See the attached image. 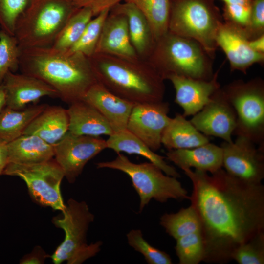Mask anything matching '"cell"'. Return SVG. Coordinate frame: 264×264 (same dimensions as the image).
Segmentation results:
<instances>
[{"label":"cell","instance_id":"obj_41","mask_svg":"<svg viewBox=\"0 0 264 264\" xmlns=\"http://www.w3.org/2000/svg\"><path fill=\"white\" fill-rule=\"evenodd\" d=\"M8 163L7 144L0 141V176Z\"/></svg>","mask_w":264,"mask_h":264},{"label":"cell","instance_id":"obj_40","mask_svg":"<svg viewBox=\"0 0 264 264\" xmlns=\"http://www.w3.org/2000/svg\"><path fill=\"white\" fill-rule=\"evenodd\" d=\"M248 45L253 51L264 54V34L254 39L248 40Z\"/></svg>","mask_w":264,"mask_h":264},{"label":"cell","instance_id":"obj_7","mask_svg":"<svg viewBox=\"0 0 264 264\" xmlns=\"http://www.w3.org/2000/svg\"><path fill=\"white\" fill-rule=\"evenodd\" d=\"M117 154L112 161L96 163L97 168L119 170L129 176L139 197V213L152 199L160 203L169 199L189 200L187 190L177 178L167 175L151 162L135 163L124 154Z\"/></svg>","mask_w":264,"mask_h":264},{"label":"cell","instance_id":"obj_33","mask_svg":"<svg viewBox=\"0 0 264 264\" xmlns=\"http://www.w3.org/2000/svg\"><path fill=\"white\" fill-rule=\"evenodd\" d=\"M21 49L14 36L0 30V85L9 71L19 69Z\"/></svg>","mask_w":264,"mask_h":264},{"label":"cell","instance_id":"obj_39","mask_svg":"<svg viewBox=\"0 0 264 264\" xmlns=\"http://www.w3.org/2000/svg\"><path fill=\"white\" fill-rule=\"evenodd\" d=\"M48 257L50 256L47 255L41 247L38 246L35 247L30 253L22 258L20 263L22 264H43Z\"/></svg>","mask_w":264,"mask_h":264},{"label":"cell","instance_id":"obj_10","mask_svg":"<svg viewBox=\"0 0 264 264\" xmlns=\"http://www.w3.org/2000/svg\"><path fill=\"white\" fill-rule=\"evenodd\" d=\"M3 175L16 176L26 184L30 195L38 203L63 211L60 190L64 173L55 159L30 164L8 163Z\"/></svg>","mask_w":264,"mask_h":264},{"label":"cell","instance_id":"obj_8","mask_svg":"<svg viewBox=\"0 0 264 264\" xmlns=\"http://www.w3.org/2000/svg\"><path fill=\"white\" fill-rule=\"evenodd\" d=\"M61 217H54L52 223L64 230L65 236L62 243L50 256L55 264L64 261L68 264H81L100 251V241L88 245L87 233L94 219L85 201L69 199L62 211Z\"/></svg>","mask_w":264,"mask_h":264},{"label":"cell","instance_id":"obj_21","mask_svg":"<svg viewBox=\"0 0 264 264\" xmlns=\"http://www.w3.org/2000/svg\"><path fill=\"white\" fill-rule=\"evenodd\" d=\"M110 11L126 17L131 43L138 57L147 59L156 41L144 14L133 4L126 2L119 3Z\"/></svg>","mask_w":264,"mask_h":264},{"label":"cell","instance_id":"obj_34","mask_svg":"<svg viewBox=\"0 0 264 264\" xmlns=\"http://www.w3.org/2000/svg\"><path fill=\"white\" fill-rule=\"evenodd\" d=\"M128 243L135 251L141 253L149 264H172L170 256L151 245L143 237L139 229H132L126 235Z\"/></svg>","mask_w":264,"mask_h":264},{"label":"cell","instance_id":"obj_25","mask_svg":"<svg viewBox=\"0 0 264 264\" xmlns=\"http://www.w3.org/2000/svg\"><path fill=\"white\" fill-rule=\"evenodd\" d=\"M209 142L208 136L200 132L180 113L171 118L161 138L162 144L168 150L191 149Z\"/></svg>","mask_w":264,"mask_h":264},{"label":"cell","instance_id":"obj_2","mask_svg":"<svg viewBox=\"0 0 264 264\" xmlns=\"http://www.w3.org/2000/svg\"><path fill=\"white\" fill-rule=\"evenodd\" d=\"M19 69L48 84L69 104L98 82L89 58L52 46L21 49Z\"/></svg>","mask_w":264,"mask_h":264},{"label":"cell","instance_id":"obj_29","mask_svg":"<svg viewBox=\"0 0 264 264\" xmlns=\"http://www.w3.org/2000/svg\"><path fill=\"white\" fill-rule=\"evenodd\" d=\"M135 6L147 19L157 41L168 31L170 0H124Z\"/></svg>","mask_w":264,"mask_h":264},{"label":"cell","instance_id":"obj_3","mask_svg":"<svg viewBox=\"0 0 264 264\" xmlns=\"http://www.w3.org/2000/svg\"><path fill=\"white\" fill-rule=\"evenodd\" d=\"M98 82L134 104L163 100L164 79L147 59L94 53L89 58Z\"/></svg>","mask_w":264,"mask_h":264},{"label":"cell","instance_id":"obj_11","mask_svg":"<svg viewBox=\"0 0 264 264\" xmlns=\"http://www.w3.org/2000/svg\"><path fill=\"white\" fill-rule=\"evenodd\" d=\"M222 168L231 176L242 182L258 184L264 178V147L237 136L232 142H223Z\"/></svg>","mask_w":264,"mask_h":264},{"label":"cell","instance_id":"obj_18","mask_svg":"<svg viewBox=\"0 0 264 264\" xmlns=\"http://www.w3.org/2000/svg\"><path fill=\"white\" fill-rule=\"evenodd\" d=\"M83 100L104 116L114 132L126 130L129 116L135 105L112 93L99 82L88 89Z\"/></svg>","mask_w":264,"mask_h":264},{"label":"cell","instance_id":"obj_42","mask_svg":"<svg viewBox=\"0 0 264 264\" xmlns=\"http://www.w3.org/2000/svg\"><path fill=\"white\" fill-rule=\"evenodd\" d=\"M6 106V95L2 83L0 85V113Z\"/></svg>","mask_w":264,"mask_h":264},{"label":"cell","instance_id":"obj_30","mask_svg":"<svg viewBox=\"0 0 264 264\" xmlns=\"http://www.w3.org/2000/svg\"><path fill=\"white\" fill-rule=\"evenodd\" d=\"M93 17L92 11L88 8H76L51 46L62 50H69L78 40Z\"/></svg>","mask_w":264,"mask_h":264},{"label":"cell","instance_id":"obj_1","mask_svg":"<svg viewBox=\"0 0 264 264\" xmlns=\"http://www.w3.org/2000/svg\"><path fill=\"white\" fill-rule=\"evenodd\" d=\"M183 171L192 183L189 200L200 220L203 261L227 263L237 247L264 232V186L238 180L223 168L211 175Z\"/></svg>","mask_w":264,"mask_h":264},{"label":"cell","instance_id":"obj_15","mask_svg":"<svg viewBox=\"0 0 264 264\" xmlns=\"http://www.w3.org/2000/svg\"><path fill=\"white\" fill-rule=\"evenodd\" d=\"M220 68L208 80L176 75L167 77L166 79L171 81L175 90V102L182 108L184 116H193L199 111L220 88L218 81Z\"/></svg>","mask_w":264,"mask_h":264},{"label":"cell","instance_id":"obj_12","mask_svg":"<svg viewBox=\"0 0 264 264\" xmlns=\"http://www.w3.org/2000/svg\"><path fill=\"white\" fill-rule=\"evenodd\" d=\"M53 145L54 159L70 183L75 181L90 159L107 148L106 140L99 136L75 135L68 131Z\"/></svg>","mask_w":264,"mask_h":264},{"label":"cell","instance_id":"obj_36","mask_svg":"<svg viewBox=\"0 0 264 264\" xmlns=\"http://www.w3.org/2000/svg\"><path fill=\"white\" fill-rule=\"evenodd\" d=\"M30 1V0H0L1 30L14 36L16 22Z\"/></svg>","mask_w":264,"mask_h":264},{"label":"cell","instance_id":"obj_26","mask_svg":"<svg viewBox=\"0 0 264 264\" xmlns=\"http://www.w3.org/2000/svg\"><path fill=\"white\" fill-rule=\"evenodd\" d=\"M107 148L117 154L124 152L129 154L141 155L157 166L167 175L180 177L176 168L167 164L165 157L156 154L145 143L127 130L114 132L106 140Z\"/></svg>","mask_w":264,"mask_h":264},{"label":"cell","instance_id":"obj_27","mask_svg":"<svg viewBox=\"0 0 264 264\" xmlns=\"http://www.w3.org/2000/svg\"><path fill=\"white\" fill-rule=\"evenodd\" d=\"M47 105H36L21 110L5 107L0 113V141L7 144L22 135L31 121Z\"/></svg>","mask_w":264,"mask_h":264},{"label":"cell","instance_id":"obj_16","mask_svg":"<svg viewBox=\"0 0 264 264\" xmlns=\"http://www.w3.org/2000/svg\"><path fill=\"white\" fill-rule=\"evenodd\" d=\"M216 42L226 55L232 71L238 70L246 74L252 65L264 64V54L250 48L242 29L223 22L217 31Z\"/></svg>","mask_w":264,"mask_h":264},{"label":"cell","instance_id":"obj_32","mask_svg":"<svg viewBox=\"0 0 264 264\" xmlns=\"http://www.w3.org/2000/svg\"><path fill=\"white\" fill-rule=\"evenodd\" d=\"M109 12L106 10L93 17L78 40L68 51L79 52L91 57L95 52L104 22Z\"/></svg>","mask_w":264,"mask_h":264},{"label":"cell","instance_id":"obj_35","mask_svg":"<svg viewBox=\"0 0 264 264\" xmlns=\"http://www.w3.org/2000/svg\"><path fill=\"white\" fill-rule=\"evenodd\" d=\"M239 264H264V232L252 237L233 252L232 260Z\"/></svg>","mask_w":264,"mask_h":264},{"label":"cell","instance_id":"obj_17","mask_svg":"<svg viewBox=\"0 0 264 264\" xmlns=\"http://www.w3.org/2000/svg\"><path fill=\"white\" fill-rule=\"evenodd\" d=\"M2 84L6 95V107L15 110H22L29 103H36L44 96L59 98L57 91L48 84L23 73L8 72Z\"/></svg>","mask_w":264,"mask_h":264},{"label":"cell","instance_id":"obj_6","mask_svg":"<svg viewBox=\"0 0 264 264\" xmlns=\"http://www.w3.org/2000/svg\"><path fill=\"white\" fill-rule=\"evenodd\" d=\"M223 19L214 0H170L168 31L199 43L214 59Z\"/></svg>","mask_w":264,"mask_h":264},{"label":"cell","instance_id":"obj_14","mask_svg":"<svg viewBox=\"0 0 264 264\" xmlns=\"http://www.w3.org/2000/svg\"><path fill=\"white\" fill-rule=\"evenodd\" d=\"M169 104L163 101L136 104L129 116L126 130L155 151L162 145L163 131L171 117Z\"/></svg>","mask_w":264,"mask_h":264},{"label":"cell","instance_id":"obj_28","mask_svg":"<svg viewBox=\"0 0 264 264\" xmlns=\"http://www.w3.org/2000/svg\"><path fill=\"white\" fill-rule=\"evenodd\" d=\"M160 224L175 240L201 230L199 218L191 205L175 213L164 214L160 218Z\"/></svg>","mask_w":264,"mask_h":264},{"label":"cell","instance_id":"obj_38","mask_svg":"<svg viewBox=\"0 0 264 264\" xmlns=\"http://www.w3.org/2000/svg\"><path fill=\"white\" fill-rule=\"evenodd\" d=\"M124 0H73L75 8H87L92 12L93 16L106 11H110L113 7Z\"/></svg>","mask_w":264,"mask_h":264},{"label":"cell","instance_id":"obj_19","mask_svg":"<svg viewBox=\"0 0 264 264\" xmlns=\"http://www.w3.org/2000/svg\"><path fill=\"white\" fill-rule=\"evenodd\" d=\"M95 53L129 59L139 58L131 43L127 19L124 15L110 11L104 22Z\"/></svg>","mask_w":264,"mask_h":264},{"label":"cell","instance_id":"obj_5","mask_svg":"<svg viewBox=\"0 0 264 264\" xmlns=\"http://www.w3.org/2000/svg\"><path fill=\"white\" fill-rule=\"evenodd\" d=\"M76 9L73 0H30L15 25L20 49L51 46Z\"/></svg>","mask_w":264,"mask_h":264},{"label":"cell","instance_id":"obj_37","mask_svg":"<svg viewBox=\"0 0 264 264\" xmlns=\"http://www.w3.org/2000/svg\"><path fill=\"white\" fill-rule=\"evenodd\" d=\"M242 30L248 40L264 34V0H252L249 19Z\"/></svg>","mask_w":264,"mask_h":264},{"label":"cell","instance_id":"obj_24","mask_svg":"<svg viewBox=\"0 0 264 264\" xmlns=\"http://www.w3.org/2000/svg\"><path fill=\"white\" fill-rule=\"evenodd\" d=\"M8 163L35 164L54 156L53 145L34 135H22L7 144Z\"/></svg>","mask_w":264,"mask_h":264},{"label":"cell","instance_id":"obj_22","mask_svg":"<svg viewBox=\"0 0 264 264\" xmlns=\"http://www.w3.org/2000/svg\"><path fill=\"white\" fill-rule=\"evenodd\" d=\"M68 132L75 135L109 136L114 133L104 116L92 106L81 100L69 104Z\"/></svg>","mask_w":264,"mask_h":264},{"label":"cell","instance_id":"obj_4","mask_svg":"<svg viewBox=\"0 0 264 264\" xmlns=\"http://www.w3.org/2000/svg\"><path fill=\"white\" fill-rule=\"evenodd\" d=\"M196 40L168 31L159 38L147 60L164 80L171 75L208 80L213 60Z\"/></svg>","mask_w":264,"mask_h":264},{"label":"cell","instance_id":"obj_20","mask_svg":"<svg viewBox=\"0 0 264 264\" xmlns=\"http://www.w3.org/2000/svg\"><path fill=\"white\" fill-rule=\"evenodd\" d=\"M166 158L182 170L195 169L214 173L222 168V150L210 142L195 148L170 150Z\"/></svg>","mask_w":264,"mask_h":264},{"label":"cell","instance_id":"obj_23","mask_svg":"<svg viewBox=\"0 0 264 264\" xmlns=\"http://www.w3.org/2000/svg\"><path fill=\"white\" fill-rule=\"evenodd\" d=\"M69 116L67 109L49 106L29 124L22 135H34L51 145L58 142L68 131Z\"/></svg>","mask_w":264,"mask_h":264},{"label":"cell","instance_id":"obj_31","mask_svg":"<svg viewBox=\"0 0 264 264\" xmlns=\"http://www.w3.org/2000/svg\"><path fill=\"white\" fill-rule=\"evenodd\" d=\"M176 240L175 249L179 264H198L203 261L205 246L200 231Z\"/></svg>","mask_w":264,"mask_h":264},{"label":"cell","instance_id":"obj_43","mask_svg":"<svg viewBox=\"0 0 264 264\" xmlns=\"http://www.w3.org/2000/svg\"><path fill=\"white\" fill-rule=\"evenodd\" d=\"M0 28H1L0 24Z\"/></svg>","mask_w":264,"mask_h":264},{"label":"cell","instance_id":"obj_13","mask_svg":"<svg viewBox=\"0 0 264 264\" xmlns=\"http://www.w3.org/2000/svg\"><path fill=\"white\" fill-rule=\"evenodd\" d=\"M190 121L200 132L207 136L233 142L232 135L237 125L236 112L220 88L210 101Z\"/></svg>","mask_w":264,"mask_h":264},{"label":"cell","instance_id":"obj_9","mask_svg":"<svg viewBox=\"0 0 264 264\" xmlns=\"http://www.w3.org/2000/svg\"><path fill=\"white\" fill-rule=\"evenodd\" d=\"M222 89L237 116L233 134L264 147V81L257 77L236 80Z\"/></svg>","mask_w":264,"mask_h":264}]
</instances>
